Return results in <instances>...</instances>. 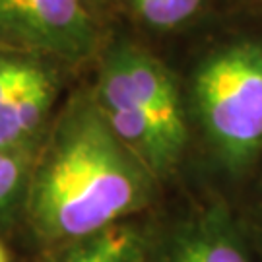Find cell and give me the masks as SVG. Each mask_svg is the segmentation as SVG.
<instances>
[{
	"label": "cell",
	"mask_w": 262,
	"mask_h": 262,
	"mask_svg": "<svg viewBox=\"0 0 262 262\" xmlns=\"http://www.w3.org/2000/svg\"><path fill=\"white\" fill-rule=\"evenodd\" d=\"M165 196L84 82L68 90L33 158L19 220L45 253L151 212Z\"/></svg>",
	"instance_id": "obj_1"
},
{
	"label": "cell",
	"mask_w": 262,
	"mask_h": 262,
	"mask_svg": "<svg viewBox=\"0 0 262 262\" xmlns=\"http://www.w3.org/2000/svg\"><path fill=\"white\" fill-rule=\"evenodd\" d=\"M158 51L177 74L187 115L185 183L229 202L262 159V16L212 12Z\"/></svg>",
	"instance_id": "obj_2"
},
{
	"label": "cell",
	"mask_w": 262,
	"mask_h": 262,
	"mask_svg": "<svg viewBox=\"0 0 262 262\" xmlns=\"http://www.w3.org/2000/svg\"><path fill=\"white\" fill-rule=\"evenodd\" d=\"M88 78L97 109L121 142L171 192L188 175L190 134L177 74L161 51L111 21Z\"/></svg>",
	"instance_id": "obj_3"
},
{
	"label": "cell",
	"mask_w": 262,
	"mask_h": 262,
	"mask_svg": "<svg viewBox=\"0 0 262 262\" xmlns=\"http://www.w3.org/2000/svg\"><path fill=\"white\" fill-rule=\"evenodd\" d=\"M148 262H258L222 194L194 183L159 206Z\"/></svg>",
	"instance_id": "obj_4"
},
{
	"label": "cell",
	"mask_w": 262,
	"mask_h": 262,
	"mask_svg": "<svg viewBox=\"0 0 262 262\" xmlns=\"http://www.w3.org/2000/svg\"><path fill=\"white\" fill-rule=\"evenodd\" d=\"M107 28L90 0H0V49L53 58L74 72L92 64Z\"/></svg>",
	"instance_id": "obj_5"
},
{
	"label": "cell",
	"mask_w": 262,
	"mask_h": 262,
	"mask_svg": "<svg viewBox=\"0 0 262 262\" xmlns=\"http://www.w3.org/2000/svg\"><path fill=\"white\" fill-rule=\"evenodd\" d=\"M72 74L53 58L0 49V150L35 158Z\"/></svg>",
	"instance_id": "obj_6"
},
{
	"label": "cell",
	"mask_w": 262,
	"mask_h": 262,
	"mask_svg": "<svg viewBox=\"0 0 262 262\" xmlns=\"http://www.w3.org/2000/svg\"><path fill=\"white\" fill-rule=\"evenodd\" d=\"M163 204V202H161ZM159 208L45 251L41 262H148Z\"/></svg>",
	"instance_id": "obj_7"
},
{
	"label": "cell",
	"mask_w": 262,
	"mask_h": 262,
	"mask_svg": "<svg viewBox=\"0 0 262 262\" xmlns=\"http://www.w3.org/2000/svg\"><path fill=\"white\" fill-rule=\"evenodd\" d=\"M214 0H113L111 21H119L151 47L163 49L202 24Z\"/></svg>",
	"instance_id": "obj_8"
},
{
	"label": "cell",
	"mask_w": 262,
	"mask_h": 262,
	"mask_svg": "<svg viewBox=\"0 0 262 262\" xmlns=\"http://www.w3.org/2000/svg\"><path fill=\"white\" fill-rule=\"evenodd\" d=\"M229 206L256 260L262 262V159L237 188Z\"/></svg>",
	"instance_id": "obj_9"
},
{
	"label": "cell",
	"mask_w": 262,
	"mask_h": 262,
	"mask_svg": "<svg viewBox=\"0 0 262 262\" xmlns=\"http://www.w3.org/2000/svg\"><path fill=\"white\" fill-rule=\"evenodd\" d=\"M33 158L0 150V222L19 217Z\"/></svg>",
	"instance_id": "obj_10"
},
{
	"label": "cell",
	"mask_w": 262,
	"mask_h": 262,
	"mask_svg": "<svg viewBox=\"0 0 262 262\" xmlns=\"http://www.w3.org/2000/svg\"><path fill=\"white\" fill-rule=\"evenodd\" d=\"M214 12L262 16V0H214Z\"/></svg>",
	"instance_id": "obj_11"
},
{
	"label": "cell",
	"mask_w": 262,
	"mask_h": 262,
	"mask_svg": "<svg viewBox=\"0 0 262 262\" xmlns=\"http://www.w3.org/2000/svg\"><path fill=\"white\" fill-rule=\"evenodd\" d=\"M92 2V6H94L101 16H103L109 24H111V18H113V0H90Z\"/></svg>",
	"instance_id": "obj_12"
},
{
	"label": "cell",
	"mask_w": 262,
	"mask_h": 262,
	"mask_svg": "<svg viewBox=\"0 0 262 262\" xmlns=\"http://www.w3.org/2000/svg\"><path fill=\"white\" fill-rule=\"evenodd\" d=\"M0 262H10L8 249L4 247V243H2V241H0Z\"/></svg>",
	"instance_id": "obj_13"
}]
</instances>
